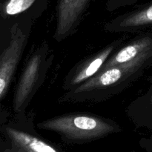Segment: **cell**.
Wrapping results in <instances>:
<instances>
[{
  "mask_svg": "<svg viewBox=\"0 0 152 152\" xmlns=\"http://www.w3.org/2000/svg\"><path fill=\"white\" fill-rule=\"evenodd\" d=\"M141 62H152V34L138 35L124 46H120L100 71L117 65Z\"/></svg>",
  "mask_w": 152,
  "mask_h": 152,
  "instance_id": "cell-7",
  "label": "cell"
},
{
  "mask_svg": "<svg viewBox=\"0 0 152 152\" xmlns=\"http://www.w3.org/2000/svg\"><path fill=\"white\" fill-rule=\"evenodd\" d=\"M1 132L10 145L6 152H65L38 135L15 126H2Z\"/></svg>",
  "mask_w": 152,
  "mask_h": 152,
  "instance_id": "cell-8",
  "label": "cell"
},
{
  "mask_svg": "<svg viewBox=\"0 0 152 152\" xmlns=\"http://www.w3.org/2000/svg\"><path fill=\"white\" fill-rule=\"evenodd\" d=\"M90 0H58L53 38L61 42L78 29Z\"/></svg>",
  "mask_w": 152,
  "mask_h": 152,
  "instance_id": "cell-6",
  "label": "cell"
},
{
  "mask_svg": "<svg viewBox=\"0 0 152 152\" xmlns=\"http://www.w3.org/2000/svg\"><path fill=\"white\" fill-rule=\"evenodd\" d=\"M151 62H134L99 71L80 86L65 91L59 102H99L109 99L136 81Z\"/></svg>",
  "mask_w": 152,
  "mask_h": 152,
  "instance_id": "cell-1",
  "label": "cell"
},
{
  "mask_svg": "<svg viewBox=\"0 0 152 152\" xmlns=\"http://www.w3.org/2000/svg\"><path fill=\"white\" fill-rule=\"evenodd\" d=\"M21 23L9 29V41L0 56V99L7 95L10 83L28 41V31Z\"/></svg>",
  "mask_w": 152,
  "mask_h": 152,
  "instance_id": "cell-4",
  "label": "cell"
},
{
  "mask_svg": "<svg viewBox=\"0 0 152 152\" xmlns=\"http://www.w3.org/2000/svg\"><path fill=\"white\" fill-rule=\"evenodd\" d=\"M152 25V3L108 21L104 29L109 33H135Z\"/></svg>",
  "mask_w": 152,
  "mask_h": 152,
  "instance_id": "cell-9",
  "label": "cell"
},
{
  "mask_svg": "<svg viewBox=\"0 0 152 152\" xmlns=\"http://www.w3.org/2000/svg\"><path fill=\"white\" fill-rule=\"evenodd\" d=\"M137 1L139 0H109L107 3V9L108 11H114L122 7L134 4Z\"/></svg>",
  "mask_w": 152,
  "mask_h": 152,
  "instance_id": "cell-11",
  "label": "cell"
},
{
  "mask_svg": "<svg viewBox=\"0 0 152 152\" xmlns=\"http://www.w3.org/2000/svg\"><path fill=\"white\" fill-rule=\"evenodd\" d=\"M38 0H5L1 3V22H11L18 16H29L28 12Z\"/></svg>",
  "mask_w": 152,
  "mask_h": 152,
  "instance_id": "cell-10",
  "label": "cell"
},
{
  "mask_svg": "<svg viewBox=\"0 0 152 152\" xmlns=\"http://www.w3.org/2000/svg\"><path fill=\"white\" fill-rule=\"evenodd\" d=\"M124 40L126 37L117 39L97 53L80 61L70 70L65 77L62 88L68 91L93 77L100 71L110 56L123 45Z\"/></svg>",
  "mask_w": 152,
  "mask_h": 152,
  "instance_id": "cell-5",
  "label": "cell"
},
{
  "mask_svg": "<svg viewBox=\"0 0 152 152\" xmlns=\"http://www.w3.org/2000/svg\"><path fill=\"white\" fill-rule=\"evenodd\" d=\"M38 128L60 135L66 142L74 143L91 142L120 132V127L108 119L92 114L74 113L44 120Z\"/></svg>",
  "mask_w": 152,
  "mask_h": 152,
  "instance_id": "cell-2",
  "label": "cell"
},
{
  "mask_svg": "<svg viewBox=\"0 0 152 152\" xmlns=\"http://www.w3.org/2000/svg\"><path fill=\"white\" fill-rule=\"evenodd\" d=\"M54 59L48 42L44 40L31 53L13 95V108L16 114L24 112L44 83Z\"/></svg>",
  "mask_w": 152,
  "mask_h": 152,
  "instance_id": "cell-3",
  "label": "cell"
}]
</instances>
